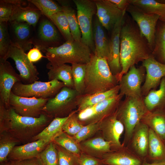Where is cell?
Listing matches in <instances>:
<instances>
[{
  "label": "cell",
  "mask_w": 165,
  "mask_h": 165,
  "mask_svg": "<svg viewBox=\"0 0 165 165\" xmlns=\"http://www.w3.org/2000/svg\"><path fill=\"white\" fill-rule=\"evenodd\" d=\"M141 165H165V160L161 161H154V162L151 163H147L146 161L144 160Z\"/></svg>",
  "instance_id": "52"
},
{
  "label": "cell",
  "mask_w": 165,
  "mask_h": 165,
  "mask_svg": "<svg viewBox=\"0 0 165 165\" xmlns=\"http://www.w3.org/2000/svg\"><path fill=\"white\" fill-rule=\"evenodd\" d=\"M52 141L72 154L77 155L80 153V148L77 143L63 131L55 137Z\"/></svg>",
  "instance_id": "39"
},
{
  "label": "cell",
  "mask_w": 165,
  "mask_h": 165,
  "mask_svg": "<svg viewBox=\"0 0 165 165\" xmlns=\"http://www.w3.org/2000/svg\"><path fill=\"white\" fill-rule=\"evenodd\" d=\"M26 4V2L23 1L16 7L9 22H24L31 26L36 25L41 13L36 7Z\"/></svg>",
  "instance_id": "24"
},
{
  "label": "cell",
  "mask_w": 165,
  "mask_h": 165,
  "mask_svg": "<svg viewBox=\"0 0 165 165\" xmlns=\"http://www.w3.org/2000/svg\"><path fill=\"white\" fill-rule=\"evenodd\" d=\"M123 97L119 93L79 112L77 114L78 120L87 124L100 121L116 111Z\"/></svg>",
  "instance_id": "9"
},
{
  "label": "cell",
  "mask_w": 165,
  "mask_h": 165,
  "mask_svg": "<svg viewBox=\"0 0 165 165\" xmlns=\"http://www.w3.org/2000/svg\"><path fill=\"white\" fill-rule=\"evenodd\" d=\"M28 1L33 4L47 18L62 11L61 6L51 0H28Z\"/></svg>",
  "instance_id": "38"
},
{
  "label": "cell",
  "mask_w": 165,
  "mask_h": 165,
  "mask_svg": "<svg viewBox=\"0 0 165 165\" xmlns=\"http://www.w3.org/2000/svg\"><path fill=\"white\" fill-rule=\"evenodd\" d=\"M29 60L31 62L34 63L40 60L44 56L38 48L35 47L30 49L27 54Z\"/></svg>",
  "instance_id": "47"
},
{
  "label": "cell",
  "mask_w": 165,
  "mask_h": 165,
  "mask_svg": "<svg viewBox=\"0 0 165 165\" xmlns=\"http://www.w3.org/2000/svg\"><path fill=\"white\" fill-rule=\"evenodd\" d=\"M144 160L127 146L105 153L101 162L105 165H141Z\"/></svg>",
  "instance_id": "21"
},
{
  "label": "cell",
  "mask_w": 165,
  "mask_h": 165,
  "mask_svg": "<svg viewBox=\"0 0 165 165\" xmlns=\"http://www.w3.org/2000/svg\"><path fill=\"white\" fill-rule=\"evenodd\" d=\"M52 141L48 139H41L16 146L11 152L8 159L19 161L38 157L47 145Z\"/></svg>",
  "instance_id": "20"
},
{
  "label": "cell",
  "mask_w": 165,
  "mask_h": 165,
  "mask_svg": "<svg viewBox=\"0 0 165 165\" xmlns=\"http://www.w3.org/2000/svg\"><path fill=\"white\" fill-rule=\"evenodd\" d=\"M149 128L140 122L134 129L127 147L143 159L148 156Z\"/></svg>",
  "instance_id": "19"
},
{
  "label": "cell",
  "mask_w": 165,
  "mask_h": 165,
  "mask_svg": "<svg viewBox=\"0 0 165 165\" xmlns=\"http://www.w3.org/2000/svg\"><path fill=\"white\" fill-rule=\"evenodd\" d=\"M130 3L145 12L158 15L159 20L165 22V3L160 0H130Z\"/></svg>",
  "instance_id": "31"
},
{
  "label": "cell",
  "mask_w": 165,
  "mask_h": 165,
  "mask_svg": "<svg viewBox=\"0 0 165 165\" xmlns=\"http://www.w3.org/2000/svg\"><path fill=\"white\" fill-rule=\"evenodd\" d=\"M58 156V165H76L79 159L62 147L56 144Z\"/></svg>",
  "instance_id": "46"
},
{
  "label": "cell",
  "mask_w": 165,
  "mask_h": 165,
  "mask_svg": "<svg viewBox=\"0 0 165 165\" xmlns=\"http://www.w3.org/2000/svg\"><path fill=\"white\" fill-rule=\"evenodd\" d=\"M159 86L158 89L150 90L144 97L149 111L165 110V77L161 79Z\"/></svg>",
  "instance_id": "27"
},
{
  "label": "cell",
  "mask_w": 165,
  "mask_h": 165,
  "mask_svg": "<svg viewBox=\"0 0 165 165\" xmlns=\"http://www.w3.org/2000/svg\"><path fill=\"white\" fill-rule=\"evenodd\" d=\"M97 17L94 21L93 37L95 45L94 54L107 60L109 53V40L104 29Z\"/></svg>",
  "instance_id": "25"
},
{
  "label": "cell",
  "mask_w": 165,
  "mask_h": 165,
  "mask_svg": "<svg viewBox=\"0 0 165 165\" xmlns=\"http://www.w3.org/2000/svg\"><path fill=\"white\" fill-rule=\"evenodd\" d=\"M86 148L103 154L111 152L110 143L103 138L97 137L86 140L83 143Z\"/></svg>",
  "instance_id": "41"
},
{
  "label": "cell",
  "mask_w": 165,
  "mask_h": 165,
  "mask_svg": "<svg viewBox=\"0 0 165 165\" xmlns=\"http://www.w3.org/2000/svg\"><path fill=\"white\" fill-rule=\"evenodd\" d=\"M38 157L43 165H58L57 152L53 141L47 145Z\"/></svg>",
  "instance_id": "40"
},
{
  "label": "cell",
  "mask_w": 165,
  "mask_h": 165,
  "mask_svg": "<svg viewBox=\"0 0 165 165\" xmlns=\"http://www.w3.org/2000/svg\"><path fill=\"white\" fill-rule=\"evenodd\" d=\"M77 10V17L81 30V41L87 45L94 53L95 45L93 37L92 19L96 13L94 0H74Z\"/></svg>",
  "instance_id": "8"
},
{
  "label": "cell",
  "mask_w": 165,
  "mask_h": 165,
  "mask_svg": "<svg viewBox=\"0 0 165 165\" xmlns=\"http://www.w3.org/2000/svg\"><path fill=\"white\" fill-rule=\"evenodd\" d=\"M61 5L62 10L67 18L71 34L74 40L81 41L82 35L77 15L74 9L66 1H58Z\"/></svg>",
  "instance_id": "34"
},
{
  "label": "cell",
  "mask_w": 165,
  "mask_h": 165,
  "mask_svg": "<svg viewBox=\"0 0 165 165\" xmlns=\"http://www.w3.org/2000/svg\"><path fill=\"white\" fill-rule=\"evenodd\" d=\"M79 165H100L101 160L86 155H82L79 159Z\"/></svg>",
  "instance_id": "49"
},
{
  "label": "cell",
  "mask_w": 165,
  "mask_h": 165,
  "mask_svg": "<svg viewBox=\"0 0 165 165\" xmlns=\"http://www.w3.org/2000/svg\"><path fill=\"white\" fill-rule=\"evenodd\" d=\"M0 165H13L11 161H6L5 162L0 163Z\"/></svg>",
  "instance_id": "53"
},
{
  "label": "cell",
  "mask_w": 165,
  "mask_h": 165,
  "mask_svg": "<svg viewBox=\"0 0 165 165\" xmlns=\"http://www.w3.org/2000/svg\"><path fill=\"white\" fill-rule=\"evenodd\" d=\"M23 0H1L0 22L9 21L16 7Z\"/></svg>",
  "instance_id": "43"
},
{
  "label": "cell",
  "mask_w": 165,
  "mask_h": 165,
  "mask_svg": "<svg viewBox=\"0 0 165 165\" xmlns=\"http://www.w3.org/2000/svg\"><path fill=\"white\" fill-rule=\"evenodd\" d=\"M38 43L35 47L44 51L50 45L57 42L59 40L58 31L54 24L47 19H44L40 24L38 33Z\"/></svg>",
  "instance_id": "22"
},
{
  "label": "cell",
  "mask_w": 165,
  "mask_h": 165,
  "mask_svg": "<svg viewBox=\"0 0 165 165\" xmlns=\"http://www.w3.org/2000/svg\"><path fill=\"white\" fill-rule=\"evenodd\" d=\"M149 133L148 156L154 161L165 160V146L164 141L149 128Z\"/></svg>",
  "instance_id": "30"
},
{
  "label": "cell",
  "mask_w": 165,
  "mask_h": 165,
  "mask_svg": "<svg viewBox=\"0 0 165 165\" xmlns=\"http://www.w3.org/2000/svg\"><path fill=\"white\" fill-rule=\"evenodd\" d=\"M13 165H43L38 157L19 161H11Z\"/></svg>",
  "instance_id": "50"
},
{
  "label": "cell",
  "mask_w": 165,
  "mask_h": 165,
  "mask_svg": "<svg viewBox=\"0 0 165 165\" xmlns=\"http://www.w3.org/2000/svg\"><path fill=\"white\" fill-rule=\"evenodd\" d=\"M74 89L80 94H83L86 64H71Z\"/></svg>",
  "instance_id": "36"
},
{
  "label": "cell",
  "mask_w": 165,
  "mask_h": 165,
  "mask_svg": "<svg viewBox=\"0 0 165 165\" xmlns=\"http://www.w3.org/2000/svg\"><path fill=\"white\" fill-rule=\"evenodd\" d=\"M144 97H125L123 100L121 101L116 110L117 117L124 127V137L122 144L124 146H127L135 127L148 111Z\"/></svg>",
  "instance_id": "5"
},
{
  "label": "cell",
  "mask_w": 165,
  "mask_h": 165,
  "mask_svg": "<svg viewBox=\"0 0 165 165\" xmlns=\"http://www.w3.org/2000/svg\"><path fill=\"white\" fill-rule=\"evenodd\" d=\"M146 71L142 66L137 68L133 65L122 77L119 85V94L125 97L140 98L143 97L141 93L142 84L145 79Z\"/></svg>",
  "instance_id": "12"
},
{
  "label": "cell",
  "mask_w": 165,
  "mask_h": 165,
  "mask_svg": "<svg viewBox=\"0 0 165 165\" xmlns=\"http://www.w3.org/2000/svg\"><path fill=\"white\" fill-rule=\"evenodd\" d=\"M9 58L14 61L22 83L30 84L38 81L39 73L36 67L29 60L25 52L13 42L6 60Z\"/></svg>",
  "instance_id": "10"
},
{
  "label": "cell",
  "mask_w": 165,
  "mask_h": 165,
  "mask_svg": "<svg viewBox=\"0 0 165 165\" xmlns=\"http://www.w3.org/2000/svg\"><path fill=\"white\" fill-rule=\"evenodd\" d=\"M8 109L0 103V133L6 131V123Z\"/></svg>",
  "instance_id": "48"
},
{
  "label": "cell",
  "mask_w": 165,
  "mask_h": 165,
  "mask_svg": "<svg viewBox=\"0 0 165 165\" xmlns=\"http://www.w3.org/2000/svg\"><path fill=\"white\" fill-rule=\"evenodd\" d=\"M71 114L65 117L54 118L45 128L32 138L31 142L41 139L53 141L55 137L63 131L62 127Z\"/></svg>",
  "instance_id": "33"
},
{
  "label": "cell",
  "mask_w": 165,
  "mask_h": 165,
  "mask_svg": "<svg viewBox=\"0 0 165 165\" xmlns=\"http://www.w3.org/2000/svg\"><path fill=\"white\" fill-rule=\"evenodd\" d=\"M48 18L57 27L66 41L74 40L71 33L67 18L62 10L54 14Z\"/></svg>",
  "instance_id": "37"
},
{
  "label": "cell",
  "mask_w": 165,
  "mask_h": 165,
  "mask_svg": "<svg viewBox=\"0 0 165 165\" xmlns=\"http://www.w3.org/2000/svg\"><path fill=\"white\" fill-rule=\"evenodd\" d=\"M145 70V79L141 87L142 95L146 96L152 90L156 89L162 79L165 77V64L156 60L152 55L143 61Z\"/></svg>",
  "instance_id": "14"
},
{
  "label": "cell",
  "mask_w": 165,
  "mask_h": 165,
  "mask_svg": "<svg viewBox=\"0 0 165 165\" xmlns=\"http://www.w3.org/2000/svg\"><path fill=\"white\" fill-rule=\"evenodd\" d=\"M100 129L103 138L110 143L112 150H117L124 146L121 144L120 139L124 131V127L117 119L116 111L100 121Z\"/></svg>",
  "instance_id": "16"
},
{
  "label": "cell",
  "mask_w": 165,
  "mask_h": 165,
  "mask_svg": "<svg viewBox=\"0 0 165 165\" xmlns=\"http://www.w3.org/2000/svg\"><path fill=\"white\" fill-rule=\"evenodd\" d=\"M119 84L116 76L111 71L107 60L93 53L90 61L86 64L83 94L105 92Z\"/></svg>",
  "instance_id": "2"
},
{
  "label": "cell",
  "mask_w": 165,
  "mask_h": 165,
  "mask_svg": "<svg viewBox=\"0 0 165 165\" xmlns=\"http://www.w3.org/2000/svg\"><path fill=\"white\" fill-rule=\"evenodd\" d=\"M152 55L156 60L165 64V22L159 20L156 26Z\"/></svg>",
  "instance_id": "32"
},
{
  "label": "cell",
  "mask_w": 165,
  "mask_h": 165,
  "mask_svg": "<svg viewBox=\"0 0 165 165\" xmlns=\"http://www.w3.org/2000/svg\"><path fill=\"white\" fill-rule=\"evenodd\" d=\"M94 1L97 7V17L105 28L112 30L118 20L126 12H122L109 0Z\"/></svg>",
  "instance_id": "18"
},
{
  "label": "cell",
  "mask_w": 165,
  "mask_h": 165,
  "mask_svg": "<svg viewBox=\"0 0 165 165\" xmlns=\"http://www.w3.org/2000/svg\"><path fill=\"white\" fill-rule=\"evenodd\" d=\"M141 122L146 124L163 141L165 140V110L148 111Z\"/></svg>",
  "instance_id": "28"
},
{
  "label": "cell",
  "mask_w": 165,
  "mask_h": 165,
  "mask_svg": "<svg viewBox=\"0 0 165 165\" xmlns=\"http://www.w3.org/2000/svg\"><path fill=\"white\" fill-rule=\"evenodd\" d=\"M12 42L9 35L7 22H0V59L6 60Z\"/></svg>",
  "instance_id": "42"
},
{
  "label": "cell",
  "mask_w": 165,
  "mask_h": 165,
  "mask_svg": "<svg viewBox=\"0 0 165 165\" xmlns=\"http://www.w3.org/2000/svg\"><path fill=\"white\" fill-rule=\"evenodd\" d=\"M99 129L100 122L87 124L83 126L74 136V139L77 143L80 142L92 136Z\"/></svg>",
  "instance_id": "45"
},
{
  "label": "cell",
  "mask_w": 165,
  "mask_h": 165,
  "mask_svg": "<svg viewBox=\"0 0 165 165\" xmlns=\"http://www.w3.org/2000/svg\"><path fill=\"white\" fill-rule=\"evenodd\" d=\"M46 67L49 69V81L58 80L63 82L65 86L74 89L71 66L67 64H54L49 62Z\"/></svg>",
  "instance_id": "26"
},
{
  "label": "cell",
  "mask_w": 165,
  "mask_h": 165,
  "mask_svg": "<svg viewBox=\"0 0 165 165\" xmlns=\"http://www.w3.org/2000/svg\"><path fill=\"white\" fill-rule=\"evenodd\" d=\"M10 22L14 35V41L13 42L25 52L29 50L33 44L31 25L24 22Z\"/></svg>",
  "instance_id": "23"
},
{
  "label": "cell",
  "mask_w": 165,
  "mask_h": 165,
  "mask_svg": "<svg viewBox=\"0 0 165 165\" xmlns=\"http://www.w3.org/2000/svg\"><path fill=\"white\" fill-rule=\"evenodd\" d=\"M80 95L74 89L64 86L54 97L48 99L43 112L53 118L67 116L77 107Z\"/></svg>",
  "instance_id": "6"
},
{
  "label": "cell",
  "mask_w": 165,
  "mask_h": 165,
  "mask_svg": "<svg viewBox=\"0 0 165 165\" xmlns=\"http://www.w3.org/2000/svg\"><path fill=\"white\" fill-rule=\"evenodd\" d=\"M109 0L123 12H126L127 9L130 4V0Z\"/></svg>",
  "instance_id": "51"
},
{
  "label": "cell",
  "mask_w": 165,
  "mask_h": 165,
  "mask_svg": "<svg viewBox=\"0 0 165 165\" xmlns=\"http://www.w3.org/2000/svg\"><path fill=\"white\" fill-rule=\"evenodd\" d=\"M46 58L52 64H86L93 53L90 48L81 41H66L58 46L48 48L44 51Z\"/></svg>",
  "instance_id": "4"
},
{
  "label": "cell",
  "mask_w": 165,
  "mask_h": 165,
  "mask_svg": "<svg viewBox=\"0 0 165 165\" xmlns=\"http://www.w3.org/2000/svg\"><path fill=\"white\" fill-rule=\"evenodd\" d=\"M48 100L35 97H21L16 95L11 91L9 103L10 107L19 115L38 117L43 113V109Z\"/></svg>",
  "instance_id": "13"
},
{
  "label": "cell",
  "mask_w": 165,
  "mask_h": 165,
  "mask_svg": "<svg viewBox=\"0 0 165 165\" xmlns=\"http://www.w3.org/2000/svg\"></svg>",
  "instance_id": "55"
},
{
  "label": "cell",
  "mask_w": 165,
  "mask_h": 165,
  "mask_svg": "<svg viewBox=\"0 0 165 165\" xmlns=\"http://www.w3.org/2000/svg\"><path fill=\"white\" fill-rule=\"evenodd\" d=\"M125 13L116 23L109 40V53L107 61L112 73L117 79L122 70L120 62V33Z\"/></svg>",
  "instance_id": "17"
},
{
  "label": "cell",
  "mask_w": 165,
  "mask_h": 165,
  "mask_svg": "<svg viewBox=\"0 0 165 165\" xmlns=\"http://www.w3.org/2000/svg\"><path fill=\"white\" fill-rule=\"evenodd\" d=\"M164 145H165V140H164Z\"/></svg>",
  "instance_id": "54"
},
{
  "label": "cell",
  "mask_w": 165,
  "mask_h": 165,
  "mask_svg": "<svg viewBox=\"0 0 165 165\" xmlns=\"http://www.w3.org/2000/svg\"><path fill=\"white\" fill-rule=\"evenodd\" d=\"M126 12L130 14L137 24L141 33L147 40L152 51L155 44L156 26L160 16L156 14L145 12L130 4L127 8Z\"/></svg>",
  "instance_id": "11"
},
{
  "label": "cell",
  "mask_w": 165,
  "mask_h": 165,
  "mask_svg": "<svg viewBox=\"0 0 165 165\" xmlns=\"http://www.w3.org/2000/svg\"><path fill=\"white\" fill-rule=\"evenodd\" d=\"M64 86L63 82L57 80L45 82L38 81L28 84L20 82L14 84L11 91L21 97L49 99L56 96Z\"/></svg>",
  "instance_id": "7"
},
{
  "label": "cell",
  "mask_w": 165,
  "mask_h": 165,
  "mask_svg": "<svg viewBox=\"0 0 165 165\" xmlns=\"http://www.w3.org/2000/svg\"><path fill=\"white\" fill-rule=\"evenodd\" d=\"M120 41L122 70L117 78L119 82L131 67L148 58L152 55V52L137 24L127 12L123 20Z\"/></svg>",
  "instance_id": "1"
},
{
  "label": "cell",
  "mask_w": 165,
  "mask_h": 165,
  "mask_svg": "<svg viewBox=\"0 0 165 165\" xmlns=\"http://www.w3.org/2000/svg\"><path fill=\"white\" fill-rule=\"evenodd\" d=\"M53 118L43 112L38 117L22 116L10 107L6 121V131L20 142H30L32 138L41 132Z\"/></svg>",
  "instance_id": "3"
},
{
  "label": "cell",
  "mask_w": 165,
  "mask_h": 165,
  "mask_svg": "<svg viewBox=\"0 0 165 165\" xmlns=\"http://www.w3.org/2000/svg\"><path fill=\"white\" fill-rule=\"evenodd\" d=\"M21 82L20 74L16 72L7 60L0 59V103L7 109L10 106L9 97L14 84Z\"/></svg>",
  "instance_id": "15"
},
{
  "label": "cell",
  "mask_w": 165,
  "mask_h": 165,
  "mask_svg": "<svg viewBox=\"0 0 165 165\" xmlns=\"http://www.w3.org/2000/svg\"><path fill=\"white\" fill-rule=\"evenodd\" d=\"M77 112V110H75L71 114L62 127L63 131L69 136H75L83 126L77 119L76 113Z\"/></svg>",
  "instance_id": "44"
},
{
  "label": "cell",
  "mask_w": 165,
  "mask_h": 165,
  "mask_svg": "<svg viewBox=\"0 0 165 165\" xmlns=\"http://www.w3.org/2000/svg\"><path fill=\"white\" fill-rule=\"evenodd\" d=\"M19 141L7 131L0 133V162L8 160L9 154Z\"/></svg>",
  "instance_id": "35"
},
{
  "label": "cell",
  "mask_w": 165,
  "mask_h": 165,
  "mask_svg": "<svg viewBox=\"0 0 165 165\" xmlns=\"http://www.w3.org/2000/svg\"><path fill=\"white\" fill-rule=\"evenodd\" d=\"M119 86L118 84L114 88L105 92L90 95H80L78 101V112L94 105L106 99L117 95L119 93Z\"/></svg>",
  "instance_id": "29"
}]
</instances>
